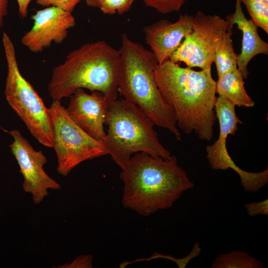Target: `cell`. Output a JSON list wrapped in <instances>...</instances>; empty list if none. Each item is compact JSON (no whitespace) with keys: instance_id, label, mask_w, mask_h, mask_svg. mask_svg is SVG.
Instances as JSON below:
<instances>
[{"instance_id":"ffe728a7","label":"cell","mask_w":268,"mask_h":268,"mask_svg":"<svg viewBox=\"0 0 268 268\" xmlns=\"http://www.w3.org/2000/svg\"><path fill=\"white\" fill-rule=\"evenodd\" d=\"M134 0H103L99 7L105 14L112 15L117 12L123 14L128 11Z\"/></svg>"},{"instance_id":"d4e9b609","label":"cell","mask_w":268,"mask_h":268,"mask_svg":"<svg viewBox=\"0 0 268 268\" xmlns=\"http://www.w3.org/2000/svg\"><path fill=\"white\" fill-rule=\"evenodd\" d=\"M8 0H0V28L2 27L3 20L8 13Z\"/></svg>"},{"instance_id":"8992f818","label":"cell","mask_w":268,"mask_h":268,"mask_svg":"<svg viewBox=\"0 0 268 268\" xmlns=\"http://www.w3.org/2000/svg\"><path fill=\"white\" fill-rule=\"evenodd\" d=\"M2 41L7 68L4 90L6 101L31 135L44 146L53 148V127L49 108L21 73L14 44L5 32Z\"/></svg>"},{"instance_id":"44dd1931","label":"cell","mask_w":268,"mask_h":268,"mask_svg":"<svg viewBox=\"0 0 268 268\" xmlns=\"http://www.w3.org/2000/svg\"><path fill=\"white\" fill-rule=\"evenodd\" d=\"M81 0H36V2L44 7L55 6L72 12Z\"/></svg>"},{"instance_id":"9a60e30c","label":"cell","mask_w":268,"mask_h":268,"mask_svg":"<svg viewBox=\"0 0 268 268\" xmlns=\"http://www.w3.org/2000/svg\"><path fill=\"white\" fill-rule=\"evenodd\" d=\"M216 93L226 99L235 106L252 107L254 101L247 94L244 78L238 68L218 77L216 81Z\"/></svg>"},{"instance_id":"3957f363","label":"cell","mask_w":268,"mask_h":268,"mask_svg":"<svg viewBox=\"0 0 268 268\" xmlns=\"http://www.w3.org/2000/svg\"><path fill=\"white\" fill-rule=\"evenodd\" d=\"M120 53L104 41L82 45L72 50L52 70L48 86L53 100L69 97L77 89L99 91L117 98Z\"/></svg>"},{"instance_id":"cb8c5ba5","label":"cell","mask_w":268,"mask_h":268,"mask_svg":"<svg viewBox=\"0 0 268 268\" xmlns=\"http://www.w3.org/2000/svg\"><path fill=\"white\" fill-rule=\"evenodd\" d=\"M18 6V13L20 17L24 19L27 17L28 7L31 0H16Z\"/></svg>"},{"instance_id":"5b68a950","label":"cell","mask_w":268,"mask_h":268,"mask_svg":"<svg viewBox=\"0 0 268 268\" xmlns=\"http://www.w3.org/2000/svg\"><path fill=\"white\" fill-rule=\"evenodd\" d=\"M105 125L108 129L103 143L121 169L137 152L165 159L171 156L159 141L153 122L136 105L124 98L110 100Z\"/></svg>"},{"instance_id":"8fae6325","label":"cell","mask_w":268,"mask_h":268,"mask_svg":"<svg viewBox=\"0 0 268 268\" xmlns=\"http://www.w3.org/2000/svg\"><path fill=\"white\" fill-rule=\"evenodd\" d=\"M33 24L21 37V43L31 52L38 53L50 47L52 43H62L68 30L75 25L71 12L55 6L36 11L31 16Z\"/></svg>"},{"instance_id":"ba28073f","label":"cell","mask_w":268,"mask_h":268,"mask_svg":"<svg viewBox=\"0 0 268 268\" xmlns=\"http://www.w3.org/2000/svg\"><path fill=\"white\" fill-rule=\"evenodd\" d=\"M232 27L228 20L218 15L205 14L199 10L194 16L191 30L169 60L183 62L190 68L211 67L217 49Z\"/></svg>"},{"instance_id":"d6986e66","label":"cell","mask_w":268,"mask_h":268,"mask_svg":"<svg viewBox=\"0 0 268 268\" xmlns=\"http://www.w3.org/2000/svg\"><path fill=\"white\" fill-rule=\"evenodd\" d=\"M187 0H143L145 5L165 14L178 11Z\"/></svg>"},{"instance_id":"603a6c76","label":"cell","mask_w":268,"mask_h":268,"mask_svg":"<svg viewBox=\"0 0 268 268\" xmlns=\"http://www.w3.org/2000/svg\"><path fill=\"white\" fill-rule=\"evenodd\" d=\"M92 258L91 255H80L70 263L58 267L61 268H90L92 267Z\"/></svg>"},{"instance_id":"5bb4252c","label":"cell","mask_w":268,"mask_h":268,"mask_svg":"<svg viewBox=\"0 0 268 268\" xmlns=\"http://www.w3.org/2000/svg\"><path fill=\"white\" fill-rule=\"evenodd\" d=\"M226 19L242 32V40L241 53L237 56V68L244 79L249 74L248 65L251 60L259 54H268V44L260 36L258 26L250 19H248L243 11L240 0H236L234 13L226 17Z\"/></svg>"},{"instance_id":"7a4b0ae2","label":"cell","mask_w":268,"mask_h":268,"mask_svg":"<svg viewBox=\"0 0 268 268\" xmlns=\"http://www.w3.org/2000/svg\"><path fill=\"white\" fill-rule=\"evenodd\" d=\"M122 203L144 216L172 206L195 186L175 156L168 159L144 152L133 155L122 169Z\"/></svg>"},{"instance_id":"277c9868","label":"cell","mask_w":268,"mask_h":268,"mask_svg":"<svg viewBox=\"0 0 268 268\" xmlns=\"http://www.w3.org/2000/svg\"><path fill=\"white\" fill-rule=\"evenodd\" d=\"M119 51L118 93L136 105L155 126L168 130L180 140L173 109L155 80L154 70L158 63L153 53L126 34L122 36Z\"/></svg>"},{"instance_id":"ac0fdd59","label":"cell","mask_w":268,"mask_h":268,"mask_svg":"<svg viewBox=\"0 0 268 268\" xmlns=\"http://www.w3.org/2000/svg\"><path fill=\"white\" fill-rule=\"evenodd\" d=\"M246 7L251 20L268 34V0H240Z\"/></svg>"},{"instance_id":"2e32d148","label":"cell","mask_w":268,"mask_h":268,"mask_svg":"<svg viewBox=\"0 0 268 268\" xmlns=\"http://www.w3.org/2000/svg\"><path fill=\"white\" fill-rule=\"evenodd\" d=\"M232 29L227 31L217 49L214 58L218 77L237 68V56L233 45Z\"/></svg>"},{"instance_id":"4fadbf2b","label":"cell","mask_w":268,"mask_h":268,"mask_svg":"<svg viewBox=\"0 0 268 268\" xmlns=\"http://www.w3.org/2000/svg\"><path fill=\"white\" fill-rule=\"evenodd\" d=\"M193 18L186 13L180 15L175 22L162 19L143 28L145 43L159 64L169 60L191 30Z\"/></svg>"},{"instance_id":"6da1fadb","label":"cell","mask_w":268,"mask_h":268,"mask_svg":"<svg viewBox=\"0 0 268 268\" xmlns=\"http://www.w3.org/2000/svg\"><path fill=\"white\" fill-rule=\"evenodd\" d=\"M154 76L173 109L177 127L186 134L194 132L201 140H211L217 119L216 81L211 67L196 71L168 60L157 65Z\"/></svg>"},{"instance_id":"52a82bcc","label":"cell","mask_w":268,"mask_h":268,"mask_svg":"<svg viewBox=\"0 0 268 268\" xmlns=\"http://www.w3.org/2000/svg\"><path fill=\"white\" fill-rule=\"evenodd\" d=\"M49 113L53 134V148L57 159V171L67 176L82 162L108 154L103 142L86 134L69 117L60 101L53 100Z\"/></svg>"},{"instance_id":"e0dca14e","label":"cell","mask_w":268,"mask_h":268,"mask_svg":"<svg viewBox=\"0 0 268 268\" xmlns=\"http://www.w3.org/2000/svg\"><path fill=\"white\" fill-rule=\"evenodd\" d=\"M211 268H263L264 263L245 252L236 250L218 255Z\"/></svg>"},{"instance_id":"9c48e42d","label":"cell","mask_w":268,"mask_h":268,"mask_svg":"<svg viewBox=\"0 0 268 268\" xmlns=\"http://www.w3.org/2000/svg\"><path fill=\"white\" fill-rule=\"evenodd\" d=\"M215 111L219 124L218 139L205 147L206 157L211 168L214 170L231 169L239 176L241 185L248 192L255 193L265 187L268 182V169L252 173L242 170L234 162L226 147V139L229 134L235 135L238 124L243 122L235 112V106L222 96L216 98Z\"/></svg>"},{"instance_id":"484cf974","label":"cell","mask_w":268,"mask_h":268,"mask_svg":"<svg viewBox=\"0 0 268 268\" xmlns=\"http://www.w3.org/2000/svg\"><path fill=\"white\" fill-rule=\"evenodd\" d=\"M103 0H85L88 6L99 8Z\"/></svg>"},{"instance_id":"30bf717a","label":"cell","mask_w":268,"mask_h":268,"mask_svg":"<svg viewBox=\"0 0 268 268\" xmlns=\"http://www.w3.org/2000/svg\"><path fill=\"white\" fill-rule=\"evenodd\" d=\"M8 133L13 139L9 147L23 177L22 189L31 195L35 204H39L49 195V190H58L62 186L45 171L48 160L43 151L34 149L19 130Z\"/></svg>"},{"instance_id":"7402d4cb","label":"cell","mask_w":268,"mask_h":268,"mask_svg":"<svg viewBox=\"0 0 268 268\" xmlns=\"http://www.w3.org/2000/svg\"><path fill=\"white\" fill-rule=\"evenodd\" d=\"M248 214L251 216L268 214V200L260 202H251L245 204Z\"/></svg>"},{"instance_id":"7c38bea8","label":"cell","mask_w":268,"mask_h":268,"mask_svg":"<svg viewBox=\"0 0 268 268\" xmlns=\"http://www.w3.org/2000/svg\"><path fill=\"white\" fill-rule=\"evenodd\" d=\"M66 111L70 119L93 138L104 142V125L111 99L99 91L88 94L77 89L69 97Z\"/></svg>"}]
</instances>
